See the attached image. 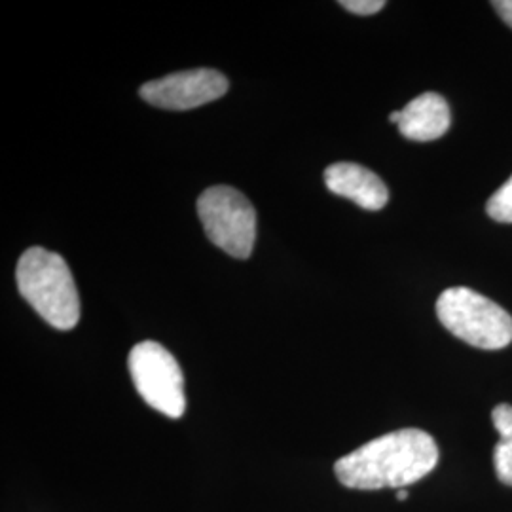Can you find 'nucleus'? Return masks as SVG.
<instances>
[{
	"label": "nucleus",
	"instance_id": "4",
	"mask_svg": "<svg viewBox=\"0 0 512 512\" xmlns=\"http://www.w3.org/2000/svg\"><path fill=\"white\" fill-rule=\"evenodd\" d=\"M203 230L219 249L249 258L256 238V213L251 202L232 186H211L198 200Z\"/></svg>",
	"mask_w": 512,
	"mask_h": 512
},
{
	"label": "nucleus",
	"instance_id": "5",
	"mask_svg": "<svg viewBox=\"0 0 512 512\" xmlns=\"http://www.w3.org/2000/svg\"><path fill=\"white\" fill-rule=\"evenodd\" d=\"M129 374L148 406L167 418H181L186 410L183 370L158 342H141L131 349Z\"/></svg>",
	"mask_w": 512,
	"mask_h": 512
},
{
	"label": "nucleus",
	"instance_id": "15",
	"mask_svg": "<svg viewBox=\"0 0 512 512\" xmlns=\"http://www.w3.org/2000/svg\"><path fill=\"white\" fill-rule=\"evenodd\" d=\"M406 499H408V492L401 490V492L397 494V501H406Z\"/></svg>",
	"mask_w": 512,
	"mask_h": 512
},
{
	"label": "nucleus",
	"instance_id": "11",
	"mask_svg": "<svg viewBox=\"0 0 512 512\" xmlns=\"http://www.w3.org/2000/svg\"><path fill=\"white\" fill-rule=\"evenodd\" d=\"M340 6L357 16H372L384 8L385 2L384 0H342Z\"/></svg>",
	"mask_w": 512,
	"mask_h": 512
},
{
	"label": "nucleus",
	"instance_id": "1",
	"mask_svg": "<svg viewBox=\"0 0 512 512\" xmlns=\"http://www.w3.org/2000/svg\"><path fill=\"white\" fill-rule=\"evenodd\" d=\"M439 463L435 439L420 429H401L366 442L336 461L334 473L351 490L404 488Z\"/></svg>",
	"mask_w": 512,
	"mask_h": 512
},
{
	"label": "nucleus",
	"instance_id": "12",
	"mask_svg": "<svg viewBox=\"0 0 512 512\" xmlns=\"http://www.w3.org/2000/svg\"><path fill=\"white\" fill-rule=\"evenodd\" d=\"M492 421H494L495 431L499 437H505L512 433V406L511 404H499L495 406L492 412Z\"/></svg>",
	"mask_w": 512,
	"mask_h": 512
},
{
	"label": "nucleus",
	"instance_id": "8",
	"mask_svg": "<svg viewBox=\"0 0 512 512\" xmlns=\"http://www.w3.org/2000/svg\"><path fill=\"white\" fill-rule=\"evenodd\" d=\"M452 124V114L446 99L439 93H421L401 110L399 131L401 135L418 141H437Z\"/></svg>",
	"mask_w": 512,
	"mask_h": 512
},
{
	"label": "nucleus",
	"instance_id": "9",
	"mask_svg": "<svg viewBox=\"0 0 512 512\" xmlns=\"http://www.w3.org/2000/svg\"><path fill=\"white\" fill-rule=\"evenodd\" d=\"M486 211L497 222H512V175L507 183L499 190H495L494 196L488 200Z\"/></svg>",
	"mask_w": 512,
	"mask_h": 512
},
{
	"label": "nucleus",
	"instance_id": "3",
	"mask_svg": "<svg viewBox=\"0 0 512 512\" xmlns=\"http://www.w3.org/2000/svg\"><path fill=\"white\" fill-rule=\"evenodd\" d=\"M437 315L444 329L469 346L503 349L512 342L511 313L469 287H452L440 294Z\"/></svg>",
	"mask_w": 512,
	"mask_h": 512
},
{
	"label": "nucleus",
	"instance_id": "13",
	"mask_svg": "<svg viewBox=\"0 0 512 512\" xmlns=\"http://www.w3.org/2000/svg\"><path fill=\"white\" fill-rule=\"evenodd\" d=\"M495 12L512 29V0H497L494 2Z\"/></svg>",
	"mask_w": 512,
	"mask_h": 512
},
{
	"label": "nucleus",
	"instance_id": "6",
	"mask_svg": "<svg viewBox=\"0 0 512 512\" xmlns=\"http://www.w3.org/2000/svg\"><path fill=\"white\" fill-rule=\"evenodd\" d=\"M226 92L228 80L224 74L213 69H194L147 82L141 88V97L158 109L190 110L213 103Z\"/></svg>",
	"mask_w": 512,
	"mask_h": 512
},
{
	"label": "nucleus",
	"instance_id": "14",
	"mask_svg": "<svg viewBox=\"0 0 512 512\" xmlns=\"http://www.w3.org/2000/svg\"><path fill=\"white\" fill-rule=\"evenodd\" d=\"M389 120H391L393 124H397V126H399V122H401V110L391 112V114H389Z\"/></svg>",
	"mask_w": 512,
	"mask_h": 512
},
{
	"label": "nucleus",
	"instance_id": "2",
	"mask_svg": "<svg viewBox=\"0 0 512 512\" xmlns=\"http://www.w3.org/2000/svg\"><path fill=\"white\" fill-rule=\"evenodd\" d=\"M21 296L54 329L71 330L80 319V296L65 258L42 247L27 249L16 270Z\"/></svg>",
	"mask_w": 512,
	"mask_h": 512
},
{
	"label": "nucleus",
	"instance_id": "10",
	"mask_svg": "<svg viewBox=\"0 0 512 512\" xmlns=\"http://www.w3.org/2000/svg\"><path fill=\"white\" fill-rule=\"evenodd\" d=\"M494 465L497 478L503 484L512 486V433L501 437L495 444Z\"/></svg>",
	"mask_w": 512,
	"mask_h": 512
},
{
	"label": "nucleus",
	"instance_id": "7",
	"mask_svg": "<svg viewBox=\"0 0 512 512\" xmlns=\"http://www.w3.org/2000/svg\"><path fill=\"white\" fill-rule=\"evenodd\" d=\"M325 184L332 194L348 198L366 211H380L389 202L384 181L363 165L340 162L325 171Z\"/></svg>",
	"mask_w": 512,
	"mask_h": 512
}]
</instances>
